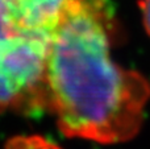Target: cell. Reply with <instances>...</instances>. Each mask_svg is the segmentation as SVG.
I'll list each match as a JSON object with an SVG mask.
<instances>
[{"label":"cell","mask_w":150,"mask_h":149,"mask_svg":"<svg viewBox=\"0 0 150 149\" xmlns=\"http://www.w3.org/2000/svg\"><path fill=\"white\" fill-rule=\"evenodd\" d=\"M105 15L104 0H80L53 32L47 110L67 137L116 144L140 132L150 83L113 61Z\"/></svg>","instance_id":"1"},{"label":"cell","mask_w":150,"mask_h":149,"mask_svg":"<svg viewBox=\"0 0 150 149\" xmlns=\"http://www.w3.org/2000/svg\"><path fill=\"white\" fill-rule=\"evenodd\" d=\"M52 36L20 29L0 5V112L47 110L46 62Z\"/></svg>","instance_id":"2"},{"label":"cell","mask_w":150,"mask_h":149,"mask_svg":"<svg viewBox=\"0 0 150 149\" xmlns=\"http://www.w3.org/2000/svg\"><path fill=\"white\" fill-rule=\"evenodd\" d=\"M80 0H0L20 29L52 36L59 23Z\"/></svg>","instance_id":"3"},{"label":"cell","mask_w":150,"mask_h":149,"mask_svg":"<svg viewBox=\"0 0 150 149\" xmlns=\"http://www.w3.org/2000/svg\"><path fill=\"white\" fill-rule=\"evenodd\" d=\"M5 149H61L57 144L41 136H17L11 139Z\"/></svg>","instance_id":"4"},{"label":"cell","mask_w":150,"mask_h":149,"mask_svg":"<svg viewBox=\"0 0 150 149\" xmlns=\"http://www.w3.org/2000/svg\"><path fill=\"white\" fill-rule=\"evenodd\" d=\"M140 9L145 31L150 36V0H140Z\"/></svg>","instance_id":"5"}]
</instances>
